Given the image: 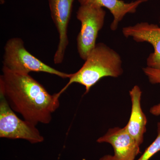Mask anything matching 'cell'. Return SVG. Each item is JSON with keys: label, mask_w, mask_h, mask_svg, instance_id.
Returning a JSON list of instances; mask_svg holds the SVG:
<instances>
[{"label": "cell", "mask_w": 160, "mask_h": 160, "mask_svg": "<svg viewBox=\"0 0 160 160\" xmlns=\"http://www.w3.org/2000/svg\"><path fill=\"white\" fill-rule=\"evenodd\" d=\"M97 142L110 144L114 150L113 156L117 160H135L141 153L140 145L129 134L125 126L124 128H110Z\"/></svg>", "instance_id": "ba28073f"}, {"label": "cell", "mask_w": 160, "mask_h": 160, "mask_svg": "<svg viewBox=\"0 0 160 160\" xmlns=\"http://www.w3.org/2000/svg\"><path fill=\"white\" fill-rule=\"evenodd\" d=\"M160 151V122L158 123V135L156 138L147 147L144 153L137 160H149Z\"/></svg>", "instance_id": "8fae6325"}, {"label": "cell", "mask_w": 160, "mask_h": 160, "mask_svg": "<svg viewBox=\"0 0 160 160\" xmlns=\"http://www.w3.org/2000/svg\"><path fill=\"white\" fill-rule=\"evenodd\" d=\"M106 12L95 4L80 5L77 12V18L81 22V30L77 38L78 52L80 57L86 61L96 45L99 32L102 29Z\"/></svg>", "instance_id": "277c9868"}, {"label": "cell", "mask_w": 160, "mask_h": 160, "mask_svg": "<svg viewBox=\"0 0 160 160\" xmlns=\"http://www.w3.org/2000/svg\"><path fill=\"white\" fill-rule=\"evenodd\" d=\"M132 108L129 122L125 126L129 134L141 146L146 131L147 119L141 106L142 91L139 86H135L129 91Z\"/></svg>", "instance_id": "9c48e42d"}, {"label": "cell", "mask_w": 160, "mask_h": 160, "mask_svg": "<svg viewBox=\"0 0 160 160\" xmlns=\"http://www.w3.org/2000/svg\"><path fill=\"white\" fill-rule=\"evenodd\" d=\"M150 112L152 114L155 116H159L160 115V103L152 106L150 109Z\"/></svg>", "instance_id": "4fadbf2b"}, {"label": "cell", "mask_w": 160, "mask_h": 160, "mask_svg": "<svg viewBox=\"0 0 160 160\" xmlns=\"http://www.w3.org/2000/svg\"><path fill=\"white\" fill-rule=\"evenodd\" d=\"M0 76V95L11 109L23 119L37 126L48 124L59 107V98L51 95L29 74L18 73L2 67Z\"/></svg>", "instance_id": "6da1fadb"}, {"label": "cell", "mask_w": 160, "mask_h": 160, "mask_svg": "<svg viewBox=\"0 0 160 160\" xmlns=\"http://www.w3.org/2000/svg\"><path fill=\"white\" fill-rule=\"evenodd\" d=\"M0 137L25 140L31 144L44 141L36 126L20 118L2 95H0Z\"/></svg>", "instance_id": "5b68a950"}, {"label": "cell", "mask_w": 160, "mask_h": 160, "mask_svg": "<svg viewBox=\"0 0 160 160\" xmlns=\"http://www.w3.org/2000/svg\"><path fill=\"white\" fill-rule=\"evenodd\" d=\"M123 35L131 37L137 42H147L153 47L154 52L147 59L148 67L160 69V27L156 24L148 22L138 23L134 26L122 29Z\"/></svg>", "instance_id": "52a82bcc"}, {"label": "cell", "mask_w": 160, "mask_h": 160, "mask_svg": "<svg viewBox=\"0 0 160 160\" xmlns=\"http://www.w3.org/2000/svg\"><path fill=\"white\" fill-rule=\"evenodd\" d=\"M142 69L150 83L160 85V69H153L148 66L143 68Z\"/></svg>", "instance_id": "7c38bea8"}, {"label": "cell", "mask_w": 160, "mask_h": 160, "mask_svg": "<svg viewBox=\"0 0 160 160\" xmlns=\"http://www.w3.org/2000/svg\"><path fill=\"white\" fill-rule=\"evenodd\" d=\"M99 160H117L114 156L111 155H106L101 158Z\"/></svg>", "instance_id": "5bb4252c"}, {"label": "cell", "mask_w": 160, "mask_h": 160, "mask_svg": "<svg viewBox=\"0 0 160 160\" xmlns=\"http://www.w3.org/2000/svg\"><path fill=\"white\" fill-rule=\"evenodd\" d=\"M2 62L3 67L18 73L44 72L64 79H69L72 74L58 71L32 55L26 49L24 42L20 38H12L6 42Z\"/></svg>", "instance_id": "3957f363"}, {"label": "cell", "mask_w": 160, "mask_h": 160, "mask_svg": "<svg viewBox=\"0 0 160 160\" xmlns=\"http://www.w3.org/2000/svg\"><path fill=\"white\" fill-rule=\"evenodd\" d=\"M80 5L93 4L105 7L109 9L113 16V19L110 25V29L115 31L119 23L128 13H134L142 3L148 0H136L130 3H126L122 0H78Z\"/></svg>", "instance_id": "30bf717a"}, {"label": "cell", "mask_w": 160, "mask_h": 160, "mask_svg": "<svg viewBox=\"0 0 160 160\" xmlns=\"http://www.w3.org/2000/svg\"><path fill=\"white\" fill-rule=\"evenodd\" d=\"M52 19L59 35L57 49L53 58L55 64L62 62L65 52L69 44L68 26L70 21L75 0H48Z\"/></svg>", "instance_id": "8992f818"}, {"label": "cell", "mask_w": 160, "mask_h": 160, "mask_svg": "<svg viewBox=\"0 0 160 160\" xmlns=\"http://www.w3.org/2000/svg\"><path fill=\"white\" fill-rule=\"evenodd\" d=\"M0 1H1V4H3L4 3H5V0H0Z\"/></svg>", "instance_id": "9a60e30c"}, {"label": "cell", "mask_w": 160, "mask_h": 160, "mask_svg": "<svg viewBox=\"0 0 160 160\" xmlns=\"http://www.w3.org/2000/svg\"><path fill=\"white\" fill-rule=\"evenodd\" d=\"M122 60L117 52L103 43L96 44L79 70L72 73L64 88L56 93L58 97L73 83L85 86V94L100 80L106 77L117 78L122 74Z\"/></svg>", "instance_id": "7a4b0ae2"}]
</instances>
